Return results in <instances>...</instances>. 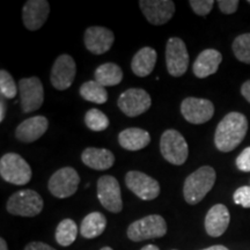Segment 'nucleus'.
Masks as SVG:
<instances>
[{
	"label": "nucleus",
	"mask_w": 250,
	"mask_h": 250,
	"mask_svg": "<svg viewBox=\"0 0 250 250\" xmlns=\"http://www.w3.org/2000/svg\"><path fill=\"white\" fill-rule=\"evenodd\" d=\"M85 45L94 55H103L109 51L115 42V35L104 27H89L85 31Z\"/></svg>",
	"instance_id": "nucleus-16"
},
{
	"label": "nucleus",
	"mask_w": 250,
	"mask_h": 250,
	"mask_svg": "<svg viewBox=\"0 0 250 250\" xmlns=\"http://www.w3.org/2000/svg\"><path fill=\"white\" fill-rule=\"evenodd\" d=\"M81 98L86 101L103 104L108 101V92L105 87L100 85L98 81L90 80L86 81L80 87Z\"/></svg>",
	"instance_id": "nucleus-26"
},
{
	"label": "nucleus",
	"mask_w": 250,
	"mask_h": 250,
	"mask_svg": "<svg viewBox=\"0 0 250 250\" xmlns=\"http://www.w3.org/2000/svg\"><path fill=\"white\" fill-rule=\"evenodd\" d=\"M166 64L171 77L183 76L189 66V54L186 43L179 37H171L166 45Z\"/></svg>",
	"instance_id": "nucleus-7"
},
{
	"label": "nucleus",
	"mask_w": 250,
	"mask_h": 250,
	"mask_svg": "<svg viewBox=\"0 0 250 250\" xmlns=\"http://www.w3.org/2000/svg\"><path fill=\"white\" fill-rule=\"evenodd\" d=\"M31 168L18 153H7L0 159V175L6 182L24 186L31 179Z\"/></svg>",
	"instance_id": "nucleus-3"
},
{
	"label": "nucleus",
	"mask_w": 250,
	"mask_h": 250,
	"mask_svg": "<svg viewBox=\"0 0 250 250\" xmlns=\"http://www.w3.org/2000/svg\"><path fill=\"white\" fill-rule=\"evenodd\" d=\"M189 4L197 15L205 17L212 11L214 1L213 0H190Z\"/></svg>",
	"instance_id": "nucleus-31"
},
{
	"label": "nucleus",
	"mask_w": 250,
	"mask_h": 250,
	"mask_svg": "<svg viewBox=\"0 0 250 250\" xmlns=\"http://www.w3.org/2000/svg\"><path fill=\"white\" fill-rule=\"evenodd\" d=\"M78 226L72 219H64L58 224L56 229V241L62 247H68L76 241Z\"/></svg>",
	"instance_id": "nucleus-27"
},
{
	"label": "nucleus",
	"mask_w": 250,
	"mask_h": 250,
	"mask_svg": "<svg viewBox=\"0 0 250 250\" xmlns=\"http://www.w3.org/2000/svg\"><path fill=\"white\" fill-rule=\"evenodd\" d=\"M139 7L148 22L154 26L167 23L175 12V4L170 0H140Z\"/></svg>",
	"instance_id": "nucleus-15"
},
{
	"label": "nucleus",
	"mask_w": 250,
	"mask_h": 250,
	"mask_svg": "<svg viewBox=\"0 0 250 250\" xmlns=\"http://www.w3.org/2000/svg\"><path fill=\"white\" fill-rule=\"evenodd\" d=\"M160 151L169 164L181 166L187 161L189 147L184 137L176 130H166L160 139Z\"/></svg>",
	"instance_id": "nucleus-6"
},
{
	"label": "nucleus",
	"mask_w": 250,
	"mask_h": 250,
	"mask_svg": "<svg viewBox=\"0 0 250 250\" xmlns=\"http://www.w3.org/2000/svg\"><path fill=\"white\" fill-rule=\"evenodd\" d=\"M218 5L224 14H233L237 11L239 1L237 0H219Z\"/></svg>",
	"instance_id": "nucleus-34"
},
{
	"label": "nucleus",
	"mask_w": 250,
	"mask_h": 250,
	"mask_svg": "<svg viewBox=\"0 0 250 250\" xmlns=\"http://www.w3.org/2000/svg\"><path fill=\"white\" fill-rule=\"evenodd\" d=\"M223 61V56L218 50L206 49L196 58L192 65L193 74L199 79H204L214 74Z\"/></svg>",
	"instance_id": "nucleus-20"
},
{
	"label": "nucleus",
	"mask_w": 250,
	"mask_h": 250,
	"mask_svg": "<svg viewBox=\"0 0 250 250\" xmlns=\"http://www.w3.org/2000/svg\"><path fill=\"white\" fill-rule=\"evenodd\" d=\"M7 105H6L5 103V100L1 99V101H0V122H4L5 120V115H6V108Z\"/></svg>",
	"instance_id": "nucleus-37"
},
{
	"label": "nucleus",
	"mask_w": 250,
	"mask_h": 250,
	"mask_svg": "<svg viewBox=\"0 0 250 250\" xmlns=\"http://www.w3.org/2000/svg\"><path fill=\"white\" fill-rule=\"evenodd\" d=\"M80 177L77 170L72 167H64L56 171L50 177L49 191L57 198H67L77 192Z\"/></svg>",
	"instance_id": "nucleus-8"
},
{
	"label": "nucleus",
	"mask_w": 250,
	"mask_h": 250,
	"mask_svg": "<svg viewBox=\"0 0 250 250\" xmlns=\"http://www.w3.org/2000/svg\"><path fill=\"white\" fill-rule=\"evenodd\" d=\"M156 58H158V55L155 50L149 46H145L133 56L132 62H131V70L137 77H147L154 70Z\"/></svg>",
	"instance_id": "nucleus-23"
},
{
	"label": "nucleus",
	"mask_w": 250,
	"mask_h": 250,
	"mask_svg": "<svg viewBox=\"0 0 250 250\" xmlns=\"http://www.w3.org/2000/svg\"><path fill=\"white\" fill-rule=\"evenodd\" d=\"M43 199L39 192L31 189L20 190L9 197L7 211L13 215L20 217H35L43 210Z\"/></svg>",
	"instance_id": "nucleus-5"
},
{
	"label": "nucleus",
	"mask_w": 250,
	"mask_h": 250,
	"mask_svg": "<svg viewBox=\"0 0 250 250\" xmlns=\"http://www.w3.org/2000/svg\"><path fill=\"white\" fill-rule=\"evenodd\" d=\"M85 124L88 129L100 132L109 126V118L99 109H90L86 112Z\"/></svg>",
	"instance_id": "nucleus-29"
},
{
	"label": "nucleus",
	"mask_w": 250,
	"mask_h": 250,
	"mask_svg": "<svg viewBox=\"0 0 250 250\" xmlns=\"http://www.w3.org/2000/svg\"><path fill=\"white\" fill-rule=\"evenodd\" d=\"M24 250H56L51 246L43 242H30L26 246Z\"/></svg>",
	"instance_id": "nucleus-35"
},
{
	"label": "nucleus",
	"mask_w": 250,
	"mask_h": 250,
	"mask_svg": "<svg viewBox=\"0 0 250 250\" xmlns=\"http://www.w3.org/2000/svg\"><path fill=\"white\" fill-rule=\"evenodd\" d=\"M217 174L210 166H203L186 179L183 196L188 204L196 205L204 199L215 183Z\"/></svg>",
	"instance_id": "nucleus-2"
},
{
	"label": "nucleus",
	"mask_w": 250,
	"mask_h": 250,
	"mask_svg": "<svg viewBox=\"0 0 250 250\" xmlns=\"http://www.w3.org/2000/svg\"><path fill=\"white\" fill-rule=\"evenodd\" d=\"M19 87L15 85L13 77L7 71H0V93L2 98L13 99L17 96Z\"/></svg>",
	"instance_id": "nucleus-30"
},
{
	"label": "nucleus",
	"mask_w": 250,
	"mask_h": 250,
	"mask_svg": "<svg viewBox=\"0 0 250 250\" xmlns=\"http://www.w3.org/2000/svg\"><path fill=\"white\" fill-rule=\"evenodd\" d=\"M107 227V218L101 212H92L83 218L80 226V233L85 239H94L104 232Z\"/></svg>",
	"instance_id": "nucleus-24"
},
{
	"label": "nucleus",
	"mask_w": 250,
	"mask_h": 250,
	"mask_svg": "<svg viewBox=\"0 0 250 250\" xmlns=\"http://www.w3.org/2000/svg\"><path fill=\"white\" fill-rule=\"evenodd\" d=\"M234 203L242 208H250V187H241L234 192Z\"/></svg>",
	"instance_id": "nucleus-32"
},
{
	"label": "nucleus",
	"mask_w": 250,
	"mask_h": 250,
	"mask_svg": "<svg viewBox=\"0 0 250 250\" xmlns=\"http://www.w3.org/2000/svg\"><path fill=\"white\" fill-rule=\"evenodd\" d=\"M236 167L239 170L250 173V146L243 149L241 154L236 158Z\"/></svg>",
	"instance_id": "nucleus-33"
},
{
	"label": "nucleus",
	"mask_w": 250,
	"mask_h": 250,
	"mask_svg": "<svg viewBox=\"0 0 250 250\" xmlns=\"http://www.w3.org/2000/svg\"><path fill=\"white\" fill-rule=\"evenodd\" d=\"M19 93L23 112L29 114L42 107L44 101V88L39 78H22L19 81Z\"/></svg>",
	"instance_id": "nucleus-9"
},
{
	"label": "nucleus",
	"mask_w": 250,
	"mask_h": 250,
	"mask_svg": "<svg viewBox=\"0 0 250 250\" xmlns=\"http://www.w3.org/2000/svg\"><path fill=\"white\" fill-rule=\"evenodd\" d=\"M248 131V121L241 112H229L218 124L214 134V144L220 152L235 149L245 139Z\"/></svg>",
	"instance_id": "nucleus-1"
},
{
	"label": "nucleus",
	"mask_w": 250,
	"mask_h": 250,
	"mask_svg": "<svg viewBox=\"0 0 250 250\" xmlns=\"http://www.w3.org/2000/svg\"><path fill=\"white\" fill-rule=\"evenodd\" d=\"M202 250H228L226 247L225 246H221V245H218V246H212V247H208V248L206 249H202Z\"/></svg>",
	"instance_id": "nucleus-38"
},
{
	"label": "nucleus",
	"mask_w": 250,
	"mask_h": 250,
	"mask_svg": "<svg viewBox=\"0 0 250 250\" xmlns=\"http://www.w3.org/2000/svg\"><path fill=\"white\" fill-rule=\"evenodd\" d=\"M81 160L92 169L105 170L114 166L115 156L109 149L88 147L81 154Z\"/></svg>",
	"instance_id": "nucleus-21"
},
{
	"label": "nucleus",
	"mask_w": 250,
	"mask_h": 250,
	"mask_svg": "<svg viewBox=\"0 0 250 250\" xmlns=\"http://www.w3.org/2000/svg\"><path fill=\"white\" fill-rule=\"evenodd\" d=\"M50 14L46 0H28L22 9V20L28 30L35 31L44 26Z\"/></svg>",
	"instance_id": "nucleus-17"
},
{
	"label": "nucleus",
	"mask_w": 250,
	"mask_h": 250,
	"mask_svg": "<svg viewBox=\"0 0 250 250\" xmlns=\"http://www.w3.org/2000/svg\"><path fill=\"white\" fill-rule=\"evenodd\" d=\"M232 48L237 61L250 64V33L237 36L234 40Z\"/></svg>",
	"instance_id": "nucleus-28"
},
{
	"label": "nucleus",
	"mask_w": 250,
	"mask_h": 250,
	"mask_svg": "<svg viewBox=\"0 0 250 250\" xmlns=\"http://www.w3.org/2000/svg\"><path fill=\"white\" fill-rule=\"evenodd\" d=\"M101 250H114V249L110 248V247H103Z\"/></svg>",
	"instance_id": "nucleus-41"
},
{
	"label": "nucleus",
	"mask_w": 250,
	"mask_h": 250,
	"mask_svg": "<svg viewBox=\"0 0 250 250\" xmlns=\"http://www.w3.org/2000/svg\"><path fill=\"white\" fill-rule=\"evenodd\" d=\"M140 250H160V249H159L158 247L154 246V245H147V246L143 247V248Z\"/></svg>",
	"instance_id": "nucleus-39"
},
{
	"label": "nucleus",
	"mask_w": 250,
	"mask_h": 250,
	"mask_svg": "<svg viewBox=\"0 0 250 250\" xmlns=\"http://www.w3.org/2000/svg\"><path fill=\"white\" fill-rule=\"evenodd\" d=\"M49 121L44 116H34L23 121L15 130V137L20 142L29 144L36 142L46 132Z\"/></svg>",
	"instance_id": "nucleus-18"
},
{
	"label": "nucleus",
	"mask_w": 250,
	"mask_h": 250,
	"mask_svg": "<svg viewBox=\"0 0 250 250\" xmlns=\"http://www.w3.org/2000/svg\"><path fill=\"white\" fill-rule=\"evenodd\" d=\"M248 2H249V4H250V0H248Z\"/></svg>",
	"instance_id": "nucleus-42"
},
{
	"label": "nucleus",
	"mask_w": 250,
	"mask_h": 250,
	"mask_svg": "<svg viewBox=\"0 0 250 250\" xmlns=\"http://www.w3.org/2000/svg\"><path fill=\"white\" fill-rule=\"evenodd\" d=\"M77 74V65L70 55H61L56 59L51 68L50 80L52 86L58 90L70 88Z\"/></svg>",
	"instance_id": "nucleus-13"
},
{
	"label": "nucleus",
	"mask_w": 250,
	"mask_h": 250,
	"mask_svg": "<svg viewBox=\"0 0 250 250\" xmlns=\"http://www.w3.org/2000/svg\"><path fill=\"white\" fill-rule=\"evenodd\" d=\"M125 184L134 195L143 201H153L160 195V184L153 177L138 170L125 175Z\"/></svg>",
	"instance_id": "nucleus-12"
},
{
	"label": "nucleus",
	"mask_w": 250,
	"mask_h": 250,
	"mask_svg": "<svg viewBox=\"0 0 250 250\" xmlns=\"http://www.w3.org/2000/svg\"><path fill=\"white\" fill-rule=\"evenodd\" d=\"M166 233H167V224L165 219L158 214H151L139 219L127 228V237L134 242L158 239L165 236Z\"/></svg>",
	"instance_id": "nucleus-4"
},
{
	"label": "nucleus",
	"mask_w": 250,
	"mask_h": 250,
	"mask_svg": "<svg viewBox=\"0 0 250 250\" xmlns=\"http://www.w3.org/2000/svg\"><path fill=\"white\" fill-rule=\"evenodd\" d=\"M0 250H8L7 243L4 239H0Z\"/></svg>",
	"instance_id": "nucleus-40"
},
{
	"label": "nucleus",
	"mask_w": 250,
	"mask_h": 250,
	"mask_svg": "<svg viewBox=\"0 0 250 250\" xmlns=\"http://www.w3.org/2000/svg\"><path fill=\"white\" fill-rule=\"evenodd\" d=\"M241 94H242L243 98H245L247 101L250 103V80L246 81V83L242 85Z\"/></svg>",
	"instance_id": "nucleus-36"
},
{
	"label": "nucleus",
	"mask_w": 250,
	"mask_h": 250,
	"mask_svg": "<svg viewBox=\"0 0 250 250\" xmlns=\"http://www.w3.org/2000/svg\"><path fill=\"white\" fill-rule=\"evenodd\" d=\"M123 80V71L115 62H104L95 71V81L103 87L116 86Z\"/></svg>",
	"instance_id": "nucleus-25"
},
{
	"label": "nucleus",
	"mask_w": 250,
	"mask_h": 250,
	"mask_svg": "<svg viewBox=\"0 0 250 250\" xmlns=\"http://www.w3.org/2000/svg\"><path fill=\"white\" fill-rule=\"evenodd\" d=\"M181 112L191 124H204L213 117L214 105L210 100L187 98L181 103Z\"/></svg>",
	"instance_id": "nucleus-14"
},
{
	"label": "nucleus",
	"mask_w": 250,
	"mask_h": 250,
	"mask_svg": "<svg viewBox=\"0 0 250 250\" xmlns=\"http://www.w3.org/2000/svg\"><path fill=\"white\" fill-rule=\"evenodd\" d=\"M117 104L126 116L137 117L151 108L152 100L145 89L130 88L121 94Z\"/></svg>",
	"instance_id": "nucleus-11"
},
{
	"label": "nucleus",
	"mask_w": 250,
	"mask_h": 250,
	"mask_svg": "<svg viewBox=\"0 0 250 250\" xmlns=\"http://www.w3.org/2000/svg\"><path fill=\"white\" fill-rule=\"evenodd\" d=\"M149 142H151L149 133L139 127H129L118 134V143L127 151H139L145 148Z\"/></svg>",
	"instance_id": "nucleus-22"
},
{
	"label": "nucleus",
	"mask_w": 250,
	"mask_h": 250,
	"mask_svg": "<svg viewBox=\"0 0 250 250\" xmlns=\"http://www.w3.org/2000/svg\"><path fill=\"white\" fill-rule=\"evenodd\" d=\"M98 198L103 208L112 213H120L123 208L120 183L110 175H103L99 179Z\"/></svg>",
	"instance_id": "nucleus-10"
},
{
	"label": "nucleus",
	"mask_w": 250,
	"mask_h": 250,
	"mask_svg": "<svg viewBox=\"0 0 250 250\" xmlns=\"http://www.w3.org/2000/svg\"><path fill=\"white\" fill-rule=\"evenodd\" d=\"M230 221L229 211L223 204H217L208 210L205 218V229L210 236L219 237L226 232Z\"/></svg>",
	"instance_id": "nucleus-19"
}]
</instances>
